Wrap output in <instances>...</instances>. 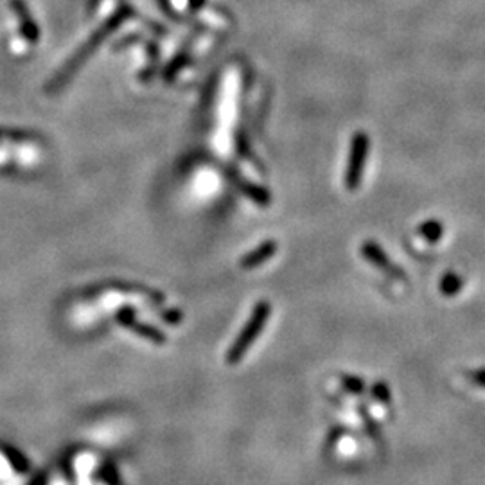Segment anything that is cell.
Instances as JSON below:
<instances>
[{
    "label": "cell",
    "mask_w": 485,
    "mask_h": 485,
    "mask_svg": "<svg viewBox=\"0 0 485 485\" xmlns=\"http://www.w3.org/2000/svg\"><path fill=\"white\" fill-rule=\"evenodd\" d=\"M128 13H129V8H122L119 13H115V15H113V17L106 22V24L101 25L99 29H97L96 33L92 34L90 40H88V42L85 43V45L81 47V49H79L78 52H76L71 59H69V63H66V65L63 66L62 71H59L58 74H56V78H54L52 81H50L49 92L58 90V88L62 87V85H65L66 81L71 79V76L74 74V71H78L79 66H81V63H83L85 59H87L88 54H92V52H94V50H96V47L99 45L101 40H104V38H106L108 34H110V31L115 29L117 25H119L120 22L125 20V17H126V15H128Z\"/></svg>",
    "instance_id": "1"
},
{
    "label": "cell",
    "mask_w": 485,
    "mask_h": 485,
    "mask_svg": "<svg viewBox=\"0 0 485 485\" xmlns=\"http://www.w3.org/2000/svg\"><path fill=\"white\" fill-rule=\"evenodd\" d=\"M269 313H272V306H269V302H266V300H261V302L255 306V309H253L252 316H250V320L246 322V325L241 329L236 342H234V344L230 345V349H228V354H227L228 365H237V363L241 361V358L245 356L246 351L252 347L253 342L258 340L259 332L265 329L266 322H268L269 318Z\"/></svg>",
    "instance_id": "2"
},
{
    "label": "cell",
    "mask_w": 485,
    "mask_h": 485,
    "mask_svg": "<svg viewBox=\"0 0 485 485\" xmlns=\"http://www.w3.org/2000/svg\"><path fill=\"white\" fill-rule=\"evenodd\" d=\"M370 151V139L365 132L354 133L351 141V153H349L347 169H345V187L349 191H356L360 187L363 171L367 166V158Z\"/></svg>",
    "instance_id": "3"
},
{
    "label": "cell",
    "mask_w": 485,
    "mask_h": 485,
    "mask_svg": "<svg viewBox=\"0 0 485 485\" xmlns=\"http://www.w3.org/2000/svg\"><path fill=\"white\" fill-rule=\"evenodd\" d=\"M117 322H119L120 325H125L126 329H129V331L135 332V335L142 336L146 340L153 342V344H164V342H166V336L162 335L158 329L151 328L148 323L139 322L137 316H135V313H133L132 309H122V311L117 313Z\"/></svg>",
    "instance_id": "4"
},
{
    "label": "cell",
    "mask_w": 485,
    "mask_h": 485,
    "mask_svg": "<svg viewBox=\"0 0 485 485\" xmlns=\"http://www.w3.org/2000/svg\"><path fill=\"white\" fill-rule=\"evenodd\" d=\"M361 255H363L370 265L376 266V268L383 269L386 274H392L394 277L405 281V274H402L399 268H395L394 262L390 261L388 255L385 253V250L377 245V243H374V241H365V243L361 245Z\"/></svg>",
    "instance_id": "5"
},
{
    "label": "cell",
    "mask_w": 485,
    "mask_h": 485,
    "mask_svg": "<svg viewBox=\"0 0 485 485\" xmlns=\"http://www.w3.org/2000/svg\"><path fill=\"white\" fill-rule=\"evenodd\" d=\"M277 252V243L275 241H266L262 245H259L253 252L246 253L245 258L241 259V268L243 269H253L261 266L262 262L268 261L269 258H274Z\"/></svg>",
    "instance_id": "6"
},
{
    "label": "cell",
    "mask_w": 485,
    "mask_h": 485,
    "mask_svg": "<svg viewBox=\"0 0 485 485\" xmlns=\"http://www.w3.org/2000/svg\"><path fill=\"white\" fill-rule=\"evenodd\" d=\"M417 232L428 245H437L444 237V223L439 220H426L417 227Z\"/></svg>",
    "instance_id": "7"
},
{
    "label": "cell",
    "mask_w": 485,
    "mask_h": 485,
    "mask_svg": "<svg viewBox=\"0 0 485 485\" xmlns=\"http://www.w3.org/2000/svg\"><path fill=\"white\" fill-rule=\"evenodd\" d=\"M13 9L17 11L18 18H20V25H22V31H24L25 38L31 40V42H36L38 27L36 24H34L33 18L29 17V13H27V9H25L24 2H22V0H15V2H13Z\"/></svg>",
    "instance_id": "8"
},
{
    "label": "cell",
    "mask_w": 485,
    "mask_h": 485,
    "mask_svg": "<svg viewBox=\"0 0 485 485\" xmlns=\"http://www.w3.org/2000/svg\"><path fill=\"white\" fill-rule=\"evenodd\" d=\"M465 286V281L456 272H446L439 282V290L444 297H456Z\"/></svg>",
    "instance_id": "9"
},
{
    "label": "cell",
    "mask_w": 485,
    "mask_h": 485,
    "mask_svg": "<svg viewBox=\"0 0 485 485\" xmlns=\"http://www.w3.org/2000/svg\"><path fill=\"white\" fill-rule=\"evenodd\" d=\"M342 383H344L345 390L353 392V394H361V392L365 390V383L361 381V379H358V377L345 376L344 379H342Z\"/></svg>",
    "instance_id": "10"
},
{
    "label": "cell",
    "mask_w": 485,
    "mask_h": 485,
    "mask_svg": "<svg viewBox=\"0 0 485 485\" xmlns=\"http://www.w3.org/2000/svg\"><path fill=\"white\" fill-rule=\"evenodd\" d=\"M374 395H376V398L377 399H379V401H388V399H390V392H388V388H386V386L385 385H383V383H377V385H374Z\"/></svg>",
    "instance_id": "11"
},
{
    "label": "cell",
    "mask_w": 485,
    "mask_h": 485,
    "mask_svg": "<svg viewBox=\"0 0 485 485\" xmlns=\"http://www.w3.org/2000/svg\"><path fill=\"white\" fill-rule=\"evenodd\" d=\"M469 381H473L478 386H485V369L469 372Z\"/></svg>",
    "instance_id": "12"
},
{
    "label": "cell",
    "mask_w": 485,
    "mask_h": 485,
    "mask_svg": "<svg viewBox=\"0 0 485 485\" xmlns=\"http://www.w3.org/2000/svg\"><path fill=\"white\" fill-rule=\"evenodd\" d=\"M189 2H191L192 9H198L202 6V0H189Z\"/></svg>",
    "instance_id": "13"
}]
</instances>
